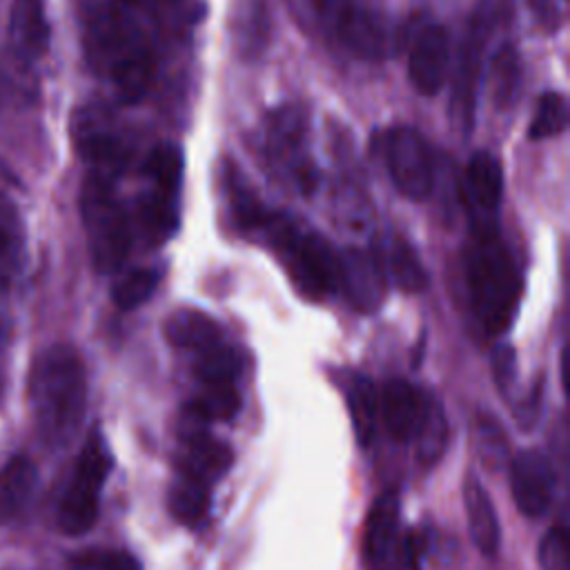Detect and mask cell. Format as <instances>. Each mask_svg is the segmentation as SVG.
Masks as SVG:
<instances>
[{
    "label": "cell",
    "instance_id": "5b68a950",
    "mask_svg": "<svg viewBox=\"0 0 570 570\" xmlns=\"http://www.w3.org/2000/svg\"><path fill=\"white\" fill-rule=\"evenodd\" d=\"M249 236H261L276 252L303 296L323 298L338 287V254L305 223L265 205Z\"/></svg>",
    "mask_w": 570,
    "mask_h": 570
},
{
    "label": "cell",
    "instance_id": "f546056e",
    "mask_svg": "<svg viewBox=\"0 0 570 570\" xmlns=\"http://www.w3.org/2000/svg\"><path fill=\"white\" fill-rule=\"evenodd\" d=\"M24 258V232L16 209L0 200V289L11 283Z\"/></svg>",
    "mask_w": 570,
    "mask_h": 570
},
{
    "label": "cell",
    "instance_id": "3957f363",
    "mask_svg": "<svg viewBox=\"0 0 570 570\" xmlns=\"http://www.w3.org/2000/svg\"><path fill=\"white\" fill-rule=\"evenodd\" d=\"M305 31L356 58L383 60L392 51V29L374 0H287Z\"/></svg>",
    "mask_w": 570,
    "mask_h": 570
},
{
    "label": "cell",
    "instance_id": "f1b7e54d",
    "mask_svg": "<svg viewBox=\"0 0 570 570\" xmlns=\"http://www.w3.org/2000/svg\"><path fill=\"white\" fill-rule=\"evenodd\" d=\"M412 441H416V456L423 465H434L441 459L448 443V423L436 399L425 396L423 414Z\"/></svg>",
    "mask_w": 570,
    "mask_h": 570
},
{
    "label": "cell",
    "instance_id": "ffe728a7",
    "mask_svg": "<svg viewBox=\"0 0 570 570\" xmlns=\"http://www.w3.org/2000/svg\"><path fill=\"white\" fill-rule=\"evenodd\" d=\"M9 42L22 62L40 60L49 49L45 0H13L9 9Z\"/></svg>",
    "mask_w": 570,
    "mask_h": 570
},
{
    "label": "cell",
    "instance_id": "7402d4cb",
    "mask_svg": "<svg viewBox=\"0 0 570 570\" xmlns=\"http://www.w3.org/2000/svg\"><path fill=\"white\" fill-rule=\"evenodd\" d=\"M343 392L356 441L367 448L374 441L379 428V390L370 376L361 372H347L343 379Z\"/></svg>",
    "mask_w": 570,
    "mask_h": 570
},
{
    "label": "cell",
    "instance_id": "44dd1931",
    "mask_svg": "<svg viewBox=\"0 0 570 570\" xmlns=\"http://www.w3.org/2000/svg\"><path fill=\"white\" fill-rule=\"evenodd\" d=\"M463 503L468 514V530L474 546L488 557L497 554L501 543V525H499L492 499L488 497L481 481L472 474L463 485Z\"/></svg>",
    "mask_w": 570,
    "mask_h": 570
},
{
    "label": "cell",
    "instance_id": "9a60e30c",
    "mask_svg": "<svg viewBox=\"0 0 570 570\" xmlns=\"http://www.w3.org/2000/svg\"><path fill=\"white\" fill-rule=\"evenodd\" d=\"M554 470L539 450H523L510 463V490L521 514L537 519L548 512L554 497Z\"/></svg>",
    "mask_w": 570,
    "mask_h": 570
},
{
    "label": "cell",
    "instance_id": "8992f818",
    "mask_svg": "<svg viewBox=\"0 0 570 570\" xmlns=\"http://www.w3.org/2000/svg\"><path fill=\"white\" fill-rule=\"evenodd\" d=\"M267 167L289 187L309 196L316 191L321 169L309 145V118L301 105L285 102L265 114L258 136Z\"/></svg>",
    "mask_w": 570,
    "mask_h": 570
},
{
    "label": "cell",
    "instance_id": "cb8c5ba5",
    "mask_svg": "<svg viewBox=\"0 0 570 570\" xmlns=\"http://www.w3.org/2000/svg\"><path fill=\"white\" fill-rule=\"evenodd\" d=\"M38 485V470L31 459L13 456L0 468V523L16 519L31 501Z\"/></svg>",
    "mask_w": 570,
    "mask_h": 570
},
{
    "label": "cell",
    "instance_id": "8d00e7d4",
    "mask_svg": "<svg viewBox=\"0 0 570 570\" xmlns=\"http://www.w3.org/2000/svg\"><path fill=\"white\" fill-rule=\"evenodd\" d=\"M390 570H421V539L414 530H405L399 534Z\"/></svg>",
    "mask_w": 570,
    "mask_h": 570
},
{
    "label": "cell",
    "instance_id": "7c38bea8",
    "mask_svg": "<svg viewBox=\"0 0 570 570\" xmlns=\"http://www.w3.org/2000/svg\"><path fill=\"white\" fill-rule=\"evenodd\" d=\"M376 142L394 187L410 200H425L434 187V160L421 131L396 125L381 131Z\"/></svg>",
    "mask_w": 570,
    "mask_h": 570
},
{
    "label": "cell",
    "instance_id": "484cf974",
    "mask_svg": "<svg viewBox=\"0 0 570 570\" xmlns=\"http://www.w3.org/2000/svg\"><path fill=\"white\" fill-rule=\"evenodd\" d=\"M209 483L180 472L167 492L169 514L183 525L196 528L209 512Z\"/></svg>",
    "mask_w": 570,
    "mask_h": 570
},
{
    "label": "cell",
    "instance_id": "e575fe53",
    "mask_svg": "<svg viewBox=\"0 0 570 570\" xmlns=\"http://www.w3.org/2000/svg\"><path fill=\"white\" fill-rule=\"evenodd\" d=\"M537 561L541 570H570L568 534L563 528L548 530L537 548Z\"/></svg>",
    "mask_w": 570,
    "mask_h": 570
},
{
    "label": "cell",
    "instance_id": "ab89813d",
    "mask_svg": "<svg viewBox=\"0 0 570 570\" xmlns=\"http://www.w3.org/2000/svg\"><path fill=\"white\" fill-rule=\"evenodd\" d=\"M539 407H541V383L532 385V390L525 394V399L519 401V405L514 407V416L523 430H530L537 425Z\"/></svg>",
    "mask_w": 570,
    "mask_h": 570
},
{
    "label": "cell",
    "instance_id": "30bf717a",
    "mask_svg": "<svg viewBox=\"0 0 570 570\" xmlns=\"http://www.w3.org/2000/svg\"><path fill=\"white\" fill-rule=\"evenodd\" d=\"M494 29V9L490 2H479L465 22L459 40L456 62L452 73L450 118L463 131L470 134L476 120V100L483 69V53Z\"/></svg>",
    "mask_w": 570,
    "mask_h": 570
},
{
    "label": "cell",
    "instance_id": "277c9868",
    "mask_svg": "<svg viewBox=\"0 0 570 570\" xmlns=\"http://www.w3.org/2000/svg\"><path fill=\"white\" fill-rule=\"evenodd\" d=\"M465 274L472 312L488 334L505 332L521 298V274L499 227L470 229Z\"/></svg>",
    "mask_w": 570,
    "mask_h": 570
},
{
    "label": "cell",
    "instance_id": "4316f807",
    "mask_svg": "<svg viewBox=\"0 0 570 570\" xmlns=\"http://www.w3.org/2000/svg\"><path fill=\"white\" fill-rule=\"evenodd\" d=\"M383 269L392 276L394 285L403 292H421L428 285V274L414 252V247L403 238H390L385 247Z\"/></svg>",
    "mask_w": 570,
    "mask_h": 570
},
{
    "label": "cell",
    "instance_id": "603a6c76",
    "mask_svg": "<svg viewBox=\"0 0 570 570\" xmlns=\"http://www.w3.org/2000/svg\"><path fill=\"white\" fill-rule=\"evenodd\" d=\"M163 332L171 345L196 354L223 341L220 325L200 309H174L165 318Z\"/></svg>",
    "mask_w": 570,
    "mask_h": 570
},
{
    "label": "cell",
    "instance_id": "5bb4252c",
    "mask_svg": "<svg viewBox=\"0 0 570 570\" xmlns=\"http://www.w3.org/2000/svg\"><path fill=\"white\" fill-rule=\"evenodd\" d=\"M450 69V36L439 22L423 24L407 49V78L421 96H436Z\"/></svg>",
    "mask_w": 570,
    "mask_h": 570
},
{
    "label": "cell",
    "instance_id": "836d02e7",
    "mask_svg": "<svg viewBox=\"0 0 570 570\" xmlns=\"http://www.w3.org/2000/svg\"><path fill=\"white\" fill-rule=\"evenodd\" d=\"M158 285V272L156 269H129L127 274H122L114 287H111V298L114 303L129 312L138 305H142L145 301H149V296L154 294Z\"/></svg>",
    "mask_w": 570,
    "mask_h": 570
},
{
    "label": "cell",
    "instance_id": "8fae6325",
    "mask_svg": "<svg viewBox=\"0 0 570 570\" xmlns=\"http://www.w3.org/2000/svg\"><path fill=\"white\" fill-rule=\"evenodd\" d=\"M71 138L89 171L118 178L131 158V142L111 111L102 105H82L71 118Z\"/></svg>",
    "mask_w": 570,
    "mask_h": 570
},
{
    "label": "cell",
    "instance_id": "d4e9b609",
    "mask_svg": "<svg viewBox=\"0 0 570 570\" xmlns=\"http://www.w3.org/2000/svg\"><path fill=\"white\" fill-rule=\"evenodd\" d=\"M229 465H232V450L225 443L209 436V432L185 441L180 472L191 474L212 485L229 470Z\"/></svg>",
    "mask_w": 570,
    "mask_h": 570
},
{
    "label": "cell",
    "instance_id": "83f0119b",
    "mask_svg": "<svg viewBox=\"0 0 570 570\" xmlns=\"http://www.w3.org/2000/svg\"><path fill=\"white\" fill-rule=\"evenodd\" d=\"M490 96L497 109H508L521 89V65H519V53L512 45H503L490 62Z\"/></svg>",
    "mask_w": 570,
    "mask_h": 570
},
{
    "label": "cell",
    "instance_id": "4dcf8cb0",
    "mask_svg": "<svg viewBox=\"0 0 570 570\" xmlns=\"http://www.w3.org/2000/svg\"><path fill=\"white\" fill-rule=\"evenodd\" d=\"M189 405L209 423L229 421L240 410V394L234 381L200 383V392L194 399H189Z\"/></svg>",
    "mask_w": 570,
    "mask_h": 570
},
{
    "label": "cell",
    "instance_id": "7a4b0ae2",
    "mask_svg": "<svg viewBox=\"0 0 570 570\" xmlns=\"http://www.w3.org/2000/svg\"><path fill=\"white\" fill-rule=\"evenodd\" d=\"M85 49L91 67L122 102H138L154 82L151 42L120 7H102L87 18Z\"/></svg>",
    "mask_w": 570,
    "mask_h": 570
},
{
    "label": "cell",
    "instance_id": "6da1fadb",
    "mask_svg": "<svg viewBox=\"0 0 570 570\" xmlns=\"http://www.w3.org/2000/svg\"><path fill=\"white\" fill-rule=\"evenodd\" d=\"M27 394L42 441L56 448L69 443L87 410V374L78 352L69 345L42 350L29 370Z\"/></svg>",
    "mask_w": 570,
    "mask_h": 570
},
{
    "label": "cell",
    "instance_id": "60d3db41",
    "mask_svg": "<svg viewBox=\"0 0 570 570\" xmlns=\"http://www.w3.org/2000/svg\"><path fill=\"white\" fill-rule=\"evenodd\" d=\"M114 2L120 7H134V4H140L142 0H114Z\"/></svg>",
    "mask_w": 570,
    "mask_h": 570
},
{
    "label": "cell",
    "instance_id": "d6986e66",
    "mask_svg": "<svg viewBox=\"0 0 570 570\" xmlns=\"http://www.w3.org/2000/svg\"><path fill=\"white\" fill-rule=\"evenodd\" d=\"M423 405V392H419L405 379H390L379 394V419L394 441L407 443L416 434Z\"/></svg>",
    "mask_w": 570,
    "mask_h": 570
},
{
    "label": "cell",
    "instance_id": "9c48e42d",
    "mask_svg": "<svg viewBox=\"0 0 570 570\" xmlns=\"http://www.w3.org/2000/svg\"><path fill=\"white\" fill-rule=\"evenodd\" d=\"M111 465H114V459H111L109 445L100 434V430H94L87 436L73 463L71 476L56 508V523L65 534L69 537L85 534L96 523L100 492L111 472Z\"/></svg>",
    "mask_w": 570,
    "mask_h": 570
},
{
    "label": "cell",
    "instance_id": "d590c367",
    "mask_svg": "<svg viewBox=\"0 0 570 570\" xmlns=\"http://www.w3.org/2000/svg\"><path fill=\"white\" fill-rule=\"evenodd\" d=\"M73 570H142L125 550H94L76 559Z\"/></svg>",
    "mask_w": 570,
    "mask_h": 570
},
{
    "label": "cell",
    "instance_id": "f35d334b",
    "mask_svg": "<svg viewBox=\"0 0 570 570\" xmlns=\"http://www.w3.org/2000/svg\"><path fill=\"white\" fill-rule=\"evenodd\" d=\"M514 363H517V356H514V350L510 345H499L492 354V372H494V381H497V387L501 392H508L512 379H514Z\"/></svg>",
    "mask_w": 570,
    "mask_h": 570
},
{
    "label": "cell",
    "instance_id": "52a82bcc",
    "mask_svg": "<svg viewBox=\"0 0 570 570\" xmlns=\"http://www.w3.org/2000/svg\"><path fill=\"white\" fill-rule=\"evenodd\" d=\"M116 180L87 171L80 189V218L96 269H118L131 249V223L116 194Z\"/></svg>",
    "mask_w": 570,
    "mask_h": 570
},
{
    "label": "cell",
    "instance_id": "ba28073f",
    "mask_svg": "<svg viewBox=\"0 0 570 570\" xmlns=\"http://www.w3.org/2000/svg\"><path fill=\"white\" fill-rule=\"evenodd\" d=\"M145 189L138 198V225L151 245L165 243L178 227V196L183 183V154L174 142L149 149L145 165Z\"/></svg>",
    "mask_w": 570,
    "mask_h": 570
},
{
    "label": "cell",
    "instance_id": "1f68e13d",
    "mask_svg": "<svg viewBox=\"0 0 570 570\" xmlns=\"http://www.w3.org/2000/svg\"><path fill=\"white\" fill-rule=\"evenodd\" d=\"M240 370H243V354L236 347L225 345L223 341L198 352L194 361V374L200 383L236 381Z\"/></svg>",
    "mask_w": 570,
    "mask_h": 570
},
{
    "label": "cell",
    "instance_id": "2e32d148",
    "mask_svg": "<svg viewBox=\"0 0 570 570\" xmlns=\"http://www.w3.org/2000/svg\"><path fill=\"white\" fill-rule=\"evenodd\" d=\"M338 287L358 312H374L385 294V269L376 254L347 249L338 254Z\"/></svg>",
    "mask_w": 570,
    "mask_h": 570
},
{
    "label": "cell",
    "instance_id": "ac0fdd59",
    "mask_svg": "<svg viewBox=\"0 0 570 570\" xmlns=\"http://www.w3.org/2000/svg\"><path fill=\"white\" fill-rule=\"evenodd\" d=\"M399 494L387 490L370 508L363 534V561L367 570H390V559L399 539Z\"/></svg>",
    "mask_w": 570,
    "mask_h": 570
},
{
    "label": "cell",
    "instance_id": "74e56055",
    "mask_svg": "<svg viewBox=\"0 0 570 570\" xmlns=\"http://www.w3.org/2000/svg\"><path fill=\"white\" fill-rule=\"evenodd\" d=\"M479 443L485 459L499 461L505 454V439H503L501 425H497L490 416L479 419Z\"/></svg>",
    "mask_w": 570,
    "mask_h": 570
},
{
    "label": "cell",
    "instance_id": "d6a6232c",
    "mask_svg": "<svg viewBox=\"0 0 570 570\" xmlns=\"http://www.w3.org/2000/svg\"><path fill=\"white\" fill-rule=\"evenodd\" d=\"M568 125V102L559 91H543L528 125V140L539 142L559 136Z\"/></svg>",
    "mask_w": 570,
    "mask_h": 570
},
{
    "label": "cell",
    "instance_id": "4fadbf2b",
    "mask_svg": "<svg viewBox=\"0 0 570 570\" xmlns=\"http://www.w3.org/2000/svg\"><path fill=\"white\" fill-rule=\"evenodd\" d=\"M503 198V169L492 151H474L461 176V200L470 229L499 227Z\"/></svg>",
    "mask_w": 570,
    "mask_h": 570
},
{
    "label": "cell",
    "instance_id": "e0dca14e",
    "mask_svg": "<svg viewBox=\"0 0 570 570\" xmlns=\"http://www.w3.org/2000/svg\"><path fill=\"white\" fill-rule=\"evenodd\" d=\"M229 38L238 58L258 60L272 40V16L267 0H229Z\"/></svg>",
    "mask_w": 570,
    "mask_h": 570
}]
</instances>
